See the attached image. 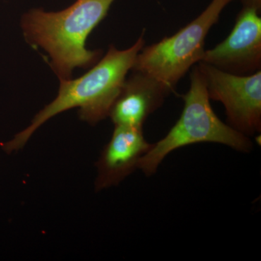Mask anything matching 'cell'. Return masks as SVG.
<instances>
[{"label":"cell","mask_w":261,"mask_h":261,"mask_svg":"<svg viewBox=\"0 0 261 261\" xmlns=\"http://www.w3.org/2000/svg\"><path fill=\"white\" fill-rule=\"evenodd\" d=\"M145 30L137 42L123 50L111 45L102 59L75 80H60L56 99L33 118L25 129L3 145L7 153L23 148L33 134L46 121L72 108H80V118L94 125L109 116L110 111L133 68L137 55L145 47Z\"/></svg>","instance_id":"cell-1"},{"label":"cell","mask_w":261,"mask_h":261,"mask_svg":"<svg viewBox=\"0 0 261 261\" xmlns=\"http://www.w3.org/2000/svg\"><path fill=\"white\" fill-rule=\"evenodd\" d=\"M114 1L76 0L59 12L31 10L22 18L24 36L31 44L47 51L60 80H70L74 68H89L100 58L102 51L87 49L86 40Z\"/></svg>","instance_id":"cell-2"},{"label":"cell","mask_w":261,"mask_h":261,"mask_svg":"<svg viewBox=\"0 0 261 261\" xmlns=\"http://www.w3.org/2000/svg\"><path fill=\"white\" fill-rule=\"evenodd\" d=\"M190 80L188 92L182 96L185 105L179 119L162 140L152 144L139 163V169L147 176L155 173L168 154L185 146L212 142L240 152L252 148L248 137L224 123L214 113L205 79L197 65L192 67Z\"/></svg>","instance_id":"cell-3"},{"label":"cell","mask_w":261,"mask_h":261,"mask_svg":"<svg viewBox=\"0 0 261 261\" xmlns=\"http://www.w3.org/2000/svg\"><path fill=\"white\" fill-rule=\"evenodd\" d=\"M233 1L212 0L198 17L176 34L142 48L132 70L148 75L174 90L187 72L202 60L207 34Z\"/></svg>","instance_id":"cell-4"},{"label":"cell","mask_w":261,"mask_h":261,"mask_svg":"<svg viewBox=\"0 0 261 261\" xmlns=\"http://www.w3.org/2000/svg\"><path fill=\"white\" fill-rule=\"evenodd\" d=\"M209 97L224 105L228 125L249 137L261 130V70L251 75L226 73L197 63Z\"/></svg>","instance_id":"cell-5"},{"label":"cell","mask_w":261,"mask_h":261,"mask_svg":"<svg viewBox=\"0 0 261 261\" xmlns=\"http://www.w3.org/2000/svg\"><path fill=\"white\" fill-rule=\"evenodd\" d=\"M260 10L243 6L228 37L205 50L199 63L240 75L253 74L261 68Z\"/></svg>","instance_id":"cell-6"},{"label":"cell","mask_w":261,"mask_h":261,"mask_svg":"<svg viewBox=\"0 0 261 261\" xmlns=\"http://www.w3.org/2000/svg\"><path fill=\"white\" fill-rule=\"evenodd\" d=\"M152 145L145 140L143 126L115 125L97 163L96 191L116 186L129 176Z\"/></svg>","instance_id":"cell-7"},{"label":"cell","mask_w":261,"mask_h":261,"mask_svg":"<svg viewBox=\"0 0 261 261\" xmlns=\"http://www.w3.org/2000/svg\"><path fill=\"white\" fill-rule=\"evenodd\" d=\"M172 92L155 79L133 71L129 78L125 80L109 117L114 125L143 126L149 115L161 108Z\"/></svg>","instance_id":"cell-8"},{"label":"cell","mask_w":261,"mask_h":261,"mask_svg":"<svg viewBox=\"0 0 261 261\" xmlns=\"http://www.w3.org/2000/svg\"><path fill=\"white\" fill-rule=\"evenodd\" d=\"M243 6L252 7L260 10L261 8V0H242Z\"/></svg>","instance_id":"cell-9"}]
</instances>
